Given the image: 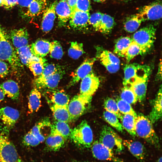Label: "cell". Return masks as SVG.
<instances>
[{"label": "cell", "mask_w": 162, "mask_h": 162, "mask_svg": "<svg viewBox=\"0 0 162 162\" xmlns=\"http://www.w3.org/2000/svg\"><path fill=\"white\" fill-rule=\"evenodd\" d=\"M9 131L0 123V162H22L15 146L10 140Z\"/></svg>", "instance_id": "1"}, {"label": "cell", "mask_w": 162, "mask_h": 162, "mask_svg": "<svg viewBox=\"0 0 162 162\" xmlns=\"http://www.w3.org/2000/svg\"><path fill=\"white\" fill-rule=\"evenodd\" d=\"M10 38V35L0 24V60L7 61L13 69L17 70L21 67L20 61Z\"/></svg>", "instance_id": "2"}, {"label": "cell", "mask_w": 162, "mask_h": 162, "mask_svg": "<svg viewBox=\"0 0 162 162\" xmlns=\"http://www.w3.org/2000/svg\"><path fill=\"white\" fill-rule=\"evenodd\" d=\"M152 124L148 117L141 113L137 114L135 123L136 136L143 138L155 148L159 149V139Z\"/></svg>", "instance_id": "3"}, {"label": "cell", "mask_w": 162, "mask_h": 162, "mask_svg": "<svg viewBox=\"0 0 162 162\" xmlns=\"http://www.w3.org/2000/svg\"><path fill=\"white\" fill-rule=\"evenodd\" d=\"M152 70L149 65L137 63L126 64L124 68L123 86H130L136 82L149 78Z\"/></svg>", "instance_id": "4"}, {"label": "cell", "mask_w": 162, "mask_h": 162, "mask_svg": "<svg viewBox=\"0 0 162 162\" xmlns=\"http://www.w3.org/2000/svg\"><path fill=\"white\" fill-rule=\"evenodd\" d=\"M156 28L150 24L136 32L133 35V40L140 47L141 55L150 53L154 48L156 39Z\"/></svg>", "instance_id": "5"}, {"label": "cell", "mask_w": 162, "mask_h": 162, "mask_svg": "<svg viewBox=\"0 0 162 162\" xmlns=\"http://www.w3.org/2000/svg\"><path fill=\"white\" fill-rule=\"evenodd\" d=\"M70 138L77 146L83 148L90 147L93 141L92 130L86 120L71 130Z\"/></svg>", "instance_id": "6"}, {"label": "cell", "mask_w": 162, "mask_h": 162, "mask_svg": "<svg viewBox=\"0 0 162 162\" xmlns=\"http://www.w3.org/2000/svg\"><path fill=\"white\" fill-rule=\"evenodd\" d=\"M99 141L115 154L121 153L124 149L122 139L111 128L106 125L102 128Z\"/></svg>", "instance_id": "7"}, {"label": "cell", "mask_w": 162, "mask_h": 162, "mask_svg": "<svg viewBox=\"0 0 162 162\" xmlns=\"http://www.w3.org/2000/svg\"><path fill=\"white\" fill-rule=\"evenodd\" d=\"M96 57L108 71L111 73L118 71L119 69L120 61L113 53L104 48L97 46Z\"/></svg>", "instance_id": "8"}, {"label": "cell", "mask_w": 162, "mask_h": 162, "mask_svg": "<svg viewBox=\"0 0 162 162\" xmlns=\"http://www.w3.org/2000/svg\"><path fill=\"white\" fill-rule=\"evenodd\" d=\"M92 97L80 94L74 96L69 101L68 109L72 121L77 119L85 112Z\"/></svg>", "instance_id": "9"}, {"label": "cell", "mask_w": 162, "mask_h": 162, "mask_svg": "<svg viewBox=\"0 0 162 162\" xmlns=\"http://www.w3.org/2000/svg\"><path fill=\"white\" fill-rule=\"evenodd\" d=\"M91 147L93 155L98 160L113 162H126L116 157L115 154L98 140L95 141Z\"/></svg>", "instance_id": "10"}, {"label": "cell", "mask_w": 162, "mask_h": 162, "mask_svg": "<svg viewBox=\"0 0 162 162\" xmlns=\"http://www.w3.org/2000/svg\"><path fill=\"white\" fill-rule=\"evenodd\" d=\"M100 84V80L92 71L81 80L80 88V94L92 97L97 90Z\"/></svg>", "instance_id": "11"}, {"label": "cell", "mask_w": 162, "mask_h": 162, "mask_svg": "<svg viewBox=\"0 0 162 162\" xmlns=\"http://www.w3.org/2000/svg\"><path fill=\"white\" fill-rule=\"evenodd\" d=\"M162 10L161 2L157 1L143 7L138 13L144 22L149 20H154L161 18Z\"/></svg>", "instance_id": "12"}, {"label": "cell", "mask_w": 162, "mask_h": 162, "mask_svg": "<svg viewBox=\"0 0 162 162\" xmlns=\"http://www.w3.org/2000/svg\"><path fill=\"white\" fill-rule=\"evenodd\" d=\"M96 60L95 58L85 59L72 74V77L68 86L74 85L90 73L92 71V67Z\"/></svg>", "instance_id": "13"}, {"label": "cell", "mask_w": 162, "mask_h": 162, "mask_svg": "<svg viewBox=\"0 0 162 162\" xmlns=\"http://www.w3.org/2000/svg\"><path fill=\"white\" fill-rule=\"evenodd\" d=\"M19 117L16 109L8 106L0 108V119L9 130L14 128Z\"/></svg>", "instance_id": "14"}, {"label": "cell", "mask_w": 162, "mask_h": 162, "mask_svg": "<svg viewBox=\"0 0 162 162\" xmlns=\"http://www.w3.org/2000/svg\"><path fill=\"white\" fill-rule=\"evenodd\" d=\"M65 73L64 69L60 66L51 75L40 82L35 84L38 89L52 90L56 88Z\"/></svg>", "instance_id": "15"}, {"label": "cell", "mask_w": 162, "mask_h": 162, "mask_svg": "<svg viewBox=\"0 0 162 162\" xmlns=\"http://www.w3.org/2000/svg\"><path fill=\"white\" fill-rule=\"evenodd\" d=\"M52 124L49 120L44 118L37 123L30 131L40 141L43 142L52 132Z\"/></svg>", "instance_id": "16"}, {"label": "cell", "mask_w": 162, "mask_h": 162, "mask_svg": "<svg viewBox=\"0 0 162 162\" xmlns=\"http://www.w3.org/2000/svg\"><path fill=\"white\" fill-rule=\"evenodd\" d=\"M89 12L75 10L71 14L69 24L74 29L81 30L85 28L89 24Z\"/></svg>", "instance_id": "17"}, {"label": "cell", "mask_w": 162, "mask_h": 162, "mask_svg": "<svg viewBox=\"0 0 162 162\" xmlns=\"http://www.w3.org/2000/svg\"><path fill=\"white\" fill-rule=\"evenodd\" d=\"M57 2V1H55L46 8L43 12L41 28L44 32H49L53 26L56 17L55 8Z\"/></svg>", "instance_id": "18"}, {"label": "cell", "mask_w": 162, "mask_h": 162, "mask_svg": "<svg viewBox=\"0 0 162 162\" xmlns=\"http://www.w3.org/2000/svg\"><path fill=\"white\" fill-rule=\"evenodd\" d=\"M46 97L51 105L68 107L70 101L68 95L63 90L53 91L51 90L46 92Z\"/></svg>", "instance_id": "19"}, {"label": "cell", "mask_w": 162, "mask_h": 162, "mask_svg": "<svg viewBox=\"0 0 162 162\" xmlns=\"http://www.w3.org/2000/svg\"><path fill=\"white\" fill-rule=\"evenodd\" d=\"M124 146L126 147L130 153L138 160L141 161L144 160L146 157V151L141 142L130 140L123 141Z\"/></svg>", "instance_id": "20"}, {"label": "cell", "mask_w": 162, "mask_h": 162, "mask_svg": "<svg viewBox=\"0 0 162 162\" xmlns=\"http://www.w3.org/2000/svg\"><path fill=\"white\" fill-rule=\"evenodd\" d=\"M10 36L15 50L28 45L29 35L25 28L12 30Z\"/></svg>", "instance_id": "21"}, {"label": "cell", "mask_w": 162, "mask_h": 162, "mask_svg": "<svg viewBox=\"0 0 162 162\" xmlns=\"http://www.w3.org/2000/svg\"><path fill=\"white\" fill-rule=\"evenodd\" d=\"M50 46L51 42L45 39H39L32 44L30 49L34 56L44 58L49 53Z\"/></svg>", "instance_id": "22"}, {"label": "cell", "mask_w": 162, "mask_h": 162, "mask_svg": "<svg viewBox=\"0 0 162 162\" xmlns=\"http://www.w3.org/2000/svg\"><path fill=\"white\" fill-rule=\"evenodd\" d=\"M55 12L58 16L60 26H63L69 20L72 13L67 2L60 0L57 2Z\"/></svg>", "instance_id": "23"}, {"label": "cell", "mask_w": 162, "mask_h": 162, "mask_svg": "<svg viewBox=\"0 0 162 162\" xmlns=\"http://www.w3.org/2000/svg\"><path fill=\"white\" fill-rule=\"evenodd\" d=\"M0 88L5 96L14 100H17L20 94L18 83L12 80H7L0 84Z\"/></svg>", "instance_id": "24"}, {"label": "cell", "mask_w": 162, "mask_h": 162, "mask_svg": "<svg viewBox=\"0 0 162 162\" xmlns=\"http://www.w3.org/2000/svg\"><path fill=\"white\" fill-rule=\"evenodd\" d=\"M20 62L27 67L28 64L32 61L46 62L44 58H40L33 55L31 52L29 45L16 50Z\"/></svg>", "instance_id": "25"}, {"label": "cell", "mask_w": 162, "mask_h": 162, "mask_svg": "<svg viewBox=\"0 0 162 162\" xmlns=\"http://www.w3.org/2000/svg\"><path fill=\"white\" fill-rule=\"evenodd\" d=\"M162 116V88L161 85L154 99L151 111L148 118L154 123L159 120Z\"/></svg>", "instance_id": "26"}, {"label": "cell", "mask_w": 162, "mask_h": 162, "mask_svg": "<svg viewBox=\"0 0 162 162\" xmlns=\"http://www.w3.org/2000/svg\"><path fill=\"white\" fill-rule=\"evenodd\" d=\"M41 94L36 87L31 91L29 95L28 108L29 113L37 112L41 106Z\"/></svg>", "instance_id": "27"}, {"label": "cell", "mask_w": 162, "mask_h": 162, "mask_svg": "<svg viewBox=\"0 0 162 162\" xmlns=\"http://www.w3.org/2000/svg\"><path fill=\"white\" fill-rule=\"evenodd\" d=\"M46 149L51 151H58L64 146L66 140L62 136L51 134L46 139Z\"/></svg>", "instance_id": "28"}, {"label": "cell", "mask_w": 162, "mask_h": 162, "mask_svg": "<svg viewBox=\"0 0 162 162\" xmlns=\"http://www.w3.org/2000/svg\"><path fill=\"white\" fill-rule=\"evenodd\" d=\"M46 0H33L25 15L30 17L38 16L43 13L46 8Z\"/></svg>", "instance_id": "29"}, {"label": "cell", "mask_w": 162, "mask_h": 162, "mask_svg": "<svg viewBox=\"0 0 162 162\" xmlns=\"http://www.w3.org/2000/svg\"><path fill=\"white\" fill-rule=\"evenodd\" d=\"M50 108L56 121L67 123L72 121L68 107L54 105L50 106Z\"/></svg>", "instance_id": "30"}, {"label": "cell", "mask_w": 162, "mask_h": 162, "mask_svg": "<svg viewBox=\"0 0 162 162\" xmlns=\"http://www.w3.org/2000/svg\"><path fill=\"white\" fill-rule=\"evenodd\" d=\"M71 131V130L67 123L56 121L52 124L51 134L60 135L66 140L70 138Z\"/></svg>", "instance_id": "31"}, {"label": "cell", "mask_w": 162, "mask_h": 162, "mask_svg": "<svg viewBox=\"0 0 162 162\" xmlns=\"http://www.w3.org/2000/svg\"><path fill=\"white\" fill-rule=\"evenodd\" d=\"M133 41L129 37L118 38L116 41L114 52L120 57H124L126 51Z\"/></svg>", "instance_id": "32"}, {"label": "cell", "mask_w": 162, "mask_h": 162, "mask_svg": "<svg viewBox=\"0 0 162 162\" xmlns=\"http://www.w3.org/2000/svg\"><path fill=\"white\" fill-rule=\"evenodd\" d=\"M148 78L136 82L130 86L136 95L138 100L140 102H142L145 99Z\"/></svg>", "instance_id": "33"}, {"label": "cell", "mask_w": 162, "mask_h": 162, "mask_svg": "<svg viewBox=\"0 0 162 162\" xmlns=\"http://www.w3.org/2000/svg\"><path fill=\"white\" fill-rule=\"evenodd\" d=\"M143 22L144 21L142 17L138 13L126 20L124 23V29L128 32L133 33L137 29Z\"/></svg>", "instance_id": "34"}, {"label": "cell", "mask_w": 162, "mask_h": 162, "mask_svg": "<svg viewBox=\"0 0 162 162\" xmlns=\"http://www.w3.org/2000/svg\"><path fill=\"white\" fill-rule=\"evenodd\" d=\"M136 117L129 114H122L120 118L121 124L124 129L134 137L136 136L135 131Z\"/></svg>", "instance_id": "35"}, {"label": "cell", "mask_w": 162, "mask_h": 162, "mask_svg": "<svg viewBox=\"0 0 162 162\" xmlns=\"http://www.w3.org/2000/svg\"><path fill=\"white\" fill-rule=\"evenodd\" d=\"M115 25L113 17L105 14H102L99 32L105 34H110Z\"/></svg>", "instance_id": "36"}, {"label": "cell", "mask_w": 162, "mask_h": 162, "mask_svg": "<svg viewBox=\"0 0 162 162\" xmlns=\"http://www.w3.org/2000/svg\"><path fill=\"white\" fill-rule=\"evenodd\" d=\"M85 53L82 43L76 41L70 43L68 51V55L70 57L74 59H77Z\"/></svg>", "instance_id": "37"}, {"label": "cell", "mask_w": 162, "mask_h": 162, "mask_svg": "<svg viewBox=\"0 0 162 162\" xmlns=\"http://www.w3.org/2000/svg\"><path fill=\"white\" fill-rule=\"evenodd\" d=\"M103 116L106 121L112 127L119 131L123 132L124 129L119 122L118 118L115 114L105 111L104 112Z\"/></svg>", "instance_id": "38"}, {"label": "cell", "mask_w": 162, "mask_h": 162, "mask_svg": "<svg viewBox=\"0 0 162 162\" xmlns=\"http://www.w3.org/2000/svg\"><path fill=\"white\" fill-rule=\"evenodd\" d=\"M120 98L130 104H135L138 101L136 95L130 86L123 87L121 93Z\"/></svg>", "instance_id": "39"}, {"label": "cell", "mask_w": 162, "mask_h": 162, "mask_svg": "<svg viewBox=\"0 0 162 162\" xmlns=\"http://www.w3.org/2000/svg\"><path fill=\"white\" fill-rule=\"evenodd\" d=\"M104 106L106 111L115 114L120 119L122 116L118 108L116 102L113 98L108 97L104 100Z\"/></svg>", "instance_id": "40"}, {"label": "cell", "mask_w": 162, "mask_h": 162, "mask_svg": "<svg viewBox=\"0 0 162 162\" xmlns=\"http://www.w3.org/2000/svg\"><path fill=\"white\" fill-rule=\"evenodd\" d=\"M51 58L57 59H60L63 55V52L60 43L57 40L51 42L50 51Z\"/></svg>", "instance_id": "41"}, {"label": "cell", "mask_w": 162, "mask_h": 162, "mask_svg": "<svg viewBox=\"0 0 162 162\" xmlns=\"http://www.w3.org/2000/svg\"><path fill=\"white\" fill-rule=\"evenodd\" d=\"M116 102L119 110L122 114H129L136 117L137 114L130 104L121 98L118 99Z\"/></svg>", "instance_id": "42"}, {"label": "cell", "mask_w": 162, "mask_h": 162, "mask_svg": "<svg viewBox=\"0 0 162 162\" xmlns=\"http://www.w3.org/2000/svg\"><path fill=\"white\" fill-rule=\"evenodd\" d=\"M141 50L140 46L133 41L131 43L125 54L124 57L127 62H129L135 56L141 55Z\"/></svg>", "instance_id": "43"}, {"label": "cell", "mask_w": 162, "mask_h": 162, "mask_svg": "<svg viewBox=\"0 0 162 162\" xmlns=\"http://www.w3.org/2000/svg\"><path fill=\"white\" fill-rule=\"evenodd\" d=\"M57 66L53 64L46 63L43 71L40 75L35 80V85L51 75L56 70Z\"/></svg>", "instance_id": "44"}, {"label": "cell", "mask_w": 162, "mask_h": 162, "mask_svg": "<svg viewBox=\"0 0 162 162\" xmlns=\"http://www.w3.org/2000/svg\"><path fill=\"white\" fill-rule=\"evenodd\" d=\"M46 62L32 61L30 62L27 67L35 76H39L41 75L44 68Z\"/></svg>", "instance_id": "45"}, {"label": "cell", "mask_w": 162, "mask_h": 162, "mask_svg": "<svg viewBox=\"0 0 162 162\" xmlns=\"http://www.w3.org/2000/svg\"><path fill=\"white\" fill-rule=\"evenodd\" d=\"M22 142L24 145L29 147L36 146L40 143L39 140L30 131L24 136Z\"/></svg>", "instance_id": "46"}, {"label": "cell", "mask_w": 162, "mask_h": 162, "mask_svg": "<svg viewBox=\"0 0 162 162\" xmlns=\"http://www.w3.org/2000/svg\"><path fill=\"white\" fill-rule=\"evenodd\" d=\"M102 14L100 12H97L90 16L89 24L92 25L96 31H99Z\"/></svg>", "instance_id": "47"}, {"label": "cell", "mask_w": 162, "mask_h": 162, "mask_svg": "<svg viewBox=\"0 0 162 162\" xmlns=\"http://www.w3.org/2000/svg\"><path fill=\"white\" fill-rule=\"evenodd\" d=\"M91 9V3L89 0H77L75 10L89 12Z\"/></svg>", "instance_id": "48"}, {"label": "cell", "mask_w": 162, "mask_h": 162, "mask_svg": "<svg viewBox=\"0 0 162 162\" xmlns=\"http://www.w3.org/2000/svg\"><path fill=\"white\" fill-rule=\"evenodd\" d=\"M9 65L4 61L0 60V77L6 76L9 72Z\"/></svg>", "instance_id": "49"}, {"label": "cell", "mask_w": 162, "mask_h": 162, "mask_svg": "<svg viewBox=\"0 0 162 162\" xmlns=\"http://www.w3.org/2000/svg\"><path fill=\"white\" fill-rule=\"evenodd\" d=\"M17 4L18 0H4L3 7L6 9H10Z\"/></svg>", "instance_id": "50"}, {"label": "cell", "mask_w": 162, "mask_h": 162, "mask_svg": "<svg viewBox=\"0 0 162 162\" xmlns=\"http://www.w3.org/2000/svg\"><path fill=\"white\" fill-rule=\"evenodd\" d=\"M33 0H18V4L21 7L28 8Z\"/></svg>", "instance_id": "51"}, {"label": "cell", "mask_w": 162, "mask_h": 162, "mask_svg": "<svg viewBox=\"0 0 162 162\" xmlns=\"http://www.w3.org/2000/svg\"><path fill=\"white\" fill-rule=\"evenodd\" d=\"M78 0H68L67 2L71 8L72 12L76 9V4Z\"/></svg>", "instance_id": "52"}, {"label": "cell", "mask_w": 162, "mask_h": 162, "mask_svg": "<svg viewBox=\"0 0 162 162\" xmlns=\"http://www.w3.org/2000/svg\"><path fill=\"white\" fill-rule=\"evenodd\" d=\"M161 61L160 60L156 76L157 79L159 80L161 79Z\"/></svg>", "instance_id": "53"}, {"label": "cell", "mask_w": 162, "mask_h": 162, "mask_svg": "<svg viewBox=\"0 0 162 162\" xmlns=\"http://www.w3.org/2000/svg\"><path fill=\"white\" fill-rule=\"evenodd\" d=\"M5 96L0 88V102L4 100Z\"/></svg>", "instance_id": "54"}, {"label": "cell", "mask_w": 162, "mask_h": 162, "mask_svg": "<svg viewBox=\"0 0 162 162\" xmlns=\"http://www.w3.org/2000/svg\"><path fill=\"white\" fill-rule=\"evenodd\" d=\"M94 1L98 2H103L108 0H93Z\"/></svg>", "instance_id": "55"}, {"label": "cell", "mask_w": 162, "mask_h": 162, "mask_svg": "<svg viewBox=\"0 0 162 162\" xmlns=\"http://www.w3.org/2000/svg\"><path fill=\"white\" fill-rule=\"evenodd\" d=\"M4 4V0H0V6L3 7Z\"/></svg>", "instance_id": "56"}, {"label": "cell", "mask_w": 162, "mask_h": 162, "mask_svg": "<svg viewBox=\"0 0 162 162\" xmlns=\"http://www.w3.org/2000/svg\"><path fill=\"white\" fill-rule=\"evenodd\" d=\"M162 157H160L157 159L155 162H162Z\"/></svg>", "instance_id": "57"}, {"label": "cell", "mask_w": 162, "mask_h": 162, "mask_svg": "<svg viewBox=\"0 0 162 162\" xmlns=\"http://www.w3.org/2000/svg\"><path fill=\"white\" fill-rule=\"evenodd\" d=\"M76 162H90L88 161H77Z\"/></svg>", "instance_id": "58"}, {"label": "cell", "mask_w": 162, "mask_h": 162, "mask_svg": "<svg viewBox=\"0 0 162 162\" xmlns=\"http://www.w3.org/2000/svg\"><path fill=\"white\" fill-rule=\"evenodd\" d=\"M61 0L62 1H64L67 2L68 0Z\"/></svg>", "instance_id": "59"}, {"label": "cell", "mask_w": 162, "mask_h": 162, "mask_svg": "<svg viewBox=\"0 0 162 162\" xmlns=\"http://www.w3.org/2000/svg\"><path fill=\"white\" fill-rule=\"evenodd\" d=\"M125 0L126 1H130V0Z\"/></svg>", "instance_id": "60"}, {"label": "cell", "mask_w": 162, "mask_h": 162, "mask_svg": "<svg viewBox=\"0 0 162 162\" xmlns=\"http://www.w3.org/2000/svg\"></svg>", "instance_id": "61"}]
</instances>
